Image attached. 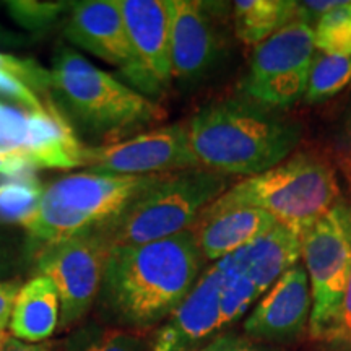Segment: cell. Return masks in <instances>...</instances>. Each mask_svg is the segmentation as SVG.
Here are the masks:
<instances>
[{
  "label": "cell",
  "instance_id": "9c48e42d",
  "mask_svg": "<svg viewBox=\"0 0 351 351\" xmlns=\"http://www.w3.org/2000/svg\"><path fill=\"white\" fill-rule=\"evenodd\" d=\"M82 166L91 173L112 176H155L202 168L186 124L155 127L106 145H85Z\"/></svg>",
  "mask_w": 351,
  "mask_h": 351
},
{
  "label": "cell",
  "instance_id": "f1b7e54d",
  "mask_svg": "<svg viewBox=\"0 0 351 351\" xmlns=\"http://www.w3.org/2000/svg\"><path fill=\"white\" fill-rule=\"evenodd\" d=\"M195 351H267L261 346L254 345L244 337L238 335H219L217 339L204 345Z\"/></svg>",
  "mask_w": 351,
  "mask_h": 351
},
{
  "label": "cell",
  "instance_id": "2e32d148",
  "mask_svg": "<svg viewBox=\"0 0 351 351\" xmlns=\"http://www.w3.org/2000/svg\"><path fill=\"white\" fill-rule=\"evenodd\" d=\"M301 257V236L276 223L262 238L219 261L244 274L263 295L280 276L298 265Z\"/></svg>",
  "mask_w": 351,
  "mask_h": 351
},
{
  "label": "cell",
  "instance_id": "30bf717a",
  "mask_svg": "<svg viewBox=\"0 0 351 351\" xmlns=\"http://www.w3.org/2000/svg\"><path fill=\"white\" fill-rule=\"evenodd\" d=\"M65 36L75 46L119 69L142 95L148 98L158 95L132 47L119 0H85L73 3L65 25Z\"/></svg>",
  "mask_w": 351,
  "mask_h": 351
},
{
  "label": "cell",
  "instance_id": "3957f363",
  "mask_svg": "<svg viewBox=\"0 0 351 351\" xmlns=\"http://www.w3.org/2000/svg\"><path fill=\"white\" fill-rule=\"evenodd\" d=\"M51 78L52 91L59 95L70 116L83 130L103 140L101 145L119 142L124 135L166 117L165 109L152 98L72 49L57 54Z\"/></svg>",
  "mask_w": 351,
  "mask_h": 351
},
{
  "label": "cell",
  "instance_id": "ba28073f",
  "mask_svg": "<svg viewBox=\"0 0 351 351\" xmlns=\"http://www.w3.org/2000/svg\"><path fill=\"white\" fill-rule=\"evenodd\" d=\"M109 251L96 228L39 247L38 275L49 278L59 293L60 330L85 317L98 300Z\"/></svg>",
  "mask_w": 351,
  "mask_h": 351
},
{
  "label": "cell",
  "instance_id": "8fae6325",
  "mask_svg": "<svg viewBox=\"0 0 351 351\" xmlns=\"http://www.w3.org/2000/svg\"><path fill=\"white\" fill-rule=\"evenodd\" d=\"M213 5L199 0H168L173 80L197 83L218 64L221 39Z\"/></svg>",
  "mask_w": 351,
  "mask_h": 351
},
{
  "label": "cell",
  "instance_id": "4fadbf2b",
  "mask_svg": "<svg viewBox=\"0 0 351 351\" xmlns=\"http://www.w3.org/2000/svg\"><path fill=\"white\" fill-rule=\"evenodd\" d=\"M223 275L218 265L202 271L194 288L158 328L152 351H195V346L221 328Z\"/></svg>",
  "mask_w": 351,
  "mask_h": 351
},
{
  "label": "cell",
  "instance_id": "6da1fadb",
  "mask_svg": "<svg viewBox=\"0 0 351 351\" xmlns=\"http://www.w3.org/2000/svg\"><path fill=\"white\" fill-rule=\"evenodd\" d=\"M204 263L191 230L147 244L116 245L109 251L96 301L117 326L150 328L181 304Z\"/></svg>",
  "mask_w": 351,
  "mask_h": 351
},
{
  "label": "cell",
  "instance_id": "d4e9b609",
  "mask_svg": "<svg viewBox=\"0 0 351 351\" xmlns=\"http://www.w3.org/2000/svg\"><path fill=\"white\" fill-rule=\"evenodd\" d=\"M0 70L19 78L26 86L32 88L34 93H41L43 98L49 96V91H52L51 70L43 69L32 59H19L0 51Z\"/></svg>",
  "mask_w": 351,
  "mask_h": 351
},
{
  "label": "cell",
  "instance_id": "e0dca14e",
  "mask_svg": "<svg viewBox=\"0 0 351 351\" xmlns=\"http://www.w3.org/2000/svg\"><path fill=\"white\" fill-rule=\"evenodd\" d=\"M314 56V28L298 19L256 46L249 73L241 83H257L267 78L307 72Z\"/></svg>",
  "mask_w": 351,
  "mask_h": 351
},
{
  "label": "cell",
  "instance_id": "7a4b0ae2",
  "mask_svg": "<svg viewBox=\"0 0 351 351\" xmlns=\"http://www.w3.org/2000/svg\"><path fill=\"white\" fill-rule=\"evenodd\" d=\"M186 125L202 168L247 178L288 160L302 134L298 121L244 96L213 101Z\"/></svg>",
  "mask_w": 351,
  "mask_h": 351
},
{
  "label": "cell",
  "instance_id": "ffe728a7",
  "mask_svg": "<svg viewBox=\"0 0 351 351\" xmlns=\"http://www.w3.org/2000/svg\"><path fill=\"white\" fill-rule=\"evenodd\" d=\"M351 83V57L314 56L304 99L309 104L324 103L345 90Z\"/></svg>",
  "mask_w": 351,
  "mask_h": 351
},
{
  "label": "cell",
  "instance_id": "1f68e13d",
  "mask_svg": "<svg viewBox=\"0 0 351 351\" xmlns=\"http://www.w3.org/2000/svg\"><path fill=\"white\" fill-rule=\"evenodd\" d=\"M341 142H343L346 150L351 152V103L346 108L343 121H341Z\"/></svg>",
  "mask_w": 351,
  "mask_h": 351
},
{
  "label": "cell",
  "instance_id": "44dd1931",
  "mask_svg": "<svg viewBox=\"0 0 351 351\" xmlns=\"http://www.w3.org/2000/svg\"><path fill=\"white\" fill-rule=\"evenodd\" d=\"M314 46L320 54L351 57V2L335 0L315 21Z\"/></svg>",
  "mask_w": 351,
  "mask_h": 351
},
{
  "label": "cell",
  "instance_id": "484cf974",
  "mask_svg": "<svg viewBox=\"0 0 351 351\" xmlns=\"http://www.w3.org/2000/svg\"><path fill=\"white\" fill-rule=\"evenodd\" d=\"M67 7L64 2H33V0H20L8 2L10 15L28 29H43L51 25Z\"/></svg>",
  "mask_w": 351,
  "mask_h": 351
},
{
  "label": "cell",
  "instance_id": "5b68a950",
  "mask_svg": "<svg viewBox=\"0 0 351 351\" xmlns=\"http://www.w3.org/2000/svg\"><path fill=\"white\" fill-rule=\"evenodd\" d=\"M165 174L112 176L85 171L44 187L38 208L21 228L41 245L93 230L121 215Z\"/></svg>",
  "mask_w": 351,
  "mask_h": 351
},
{
  "label": "cell",
  "instance_id": "8992f818",
  "mask_svg": "<svg viewBox=\"0 0 351 351\" xmlns=\"http://www.w3.org/2000/svg\"><path fill=\"white\" fill-rule=\"evenodd\" d=\"M228 189V176L207 168L168 173L121 215L96 228L109 247L160 241L194 226L200 213Z\"/></svg>",
  "mask_w": 351,
  "mask_h": 351
},
{
  "label": "cell",
  "instance_id": "4dcf8cb0",
  "mask_svg": "<svg viewBox=\"0 0 351 351\" xmlns=\"http://www.w3.org/2000/svg\"><path fill=\"white\" fill-rule=\"evenodd\" d=\"M0 351H52L46 343H28V341L15 339L8 333L0 335Z\"/></svg>",
  "mask_w": 351,
  "mask_h": 351
},
{
  "label": "cell",
  "instance_id": "cb8c5ba5",
  "mask_svg": "<svg viewBox=\"0 0 351 351\" xmlns=\"http://www.w3.org/2000/svg\"><path fill=\"white\" fill-rule=\"evenodd\" d=\"M217 265L223 275L219 306H221V327H225L228 324L236 322L261 296V293L247 276L234 267L228 265L225 261H218Z\"/></svg>",
  "mask_w": 351,
  "mask_h": 351
},
{
  "label": "cell",
  "instance_id": "ac0fdd59",
  "mask_svg": "<svg viewBox=\"0 0 351 351\" xmlns=\"http://www.w3.org/2000/svg\"><path fill=\"white\" fill-rule=\"evenodd\" d=\"M59 320V293L49 278L36 275L20 288L8 328L15 339L39 343L54 333Z\"/></svg>",
  "mask_w": 351,
  "mask_h": 351
},
{
  "label": "cell",
  "instance_id": "f546056e",
  "mask_svg": "<svg viewBox=\"0 0 351 351\" xmlns=\"http://www.w3.org/2000/svg\"><path fill=\"white\" fill-rule=\"evenodd\" d=\"M20 288L16 282H0V335L5 333V328L10 324L13 304H15Z\"/></svg>",
  "mask_w": 351,
  "mask_h": 351
},
{
  "label": "cell",
  "instance_id": "d6a6232c",
  "mask_svg": "<svg viewBox=\"0 0 351 351\" xmlns=\"http://www.w3.org/2000/svg\"><path fill=\"white\" fill-rule=\"evenodd\" d=\"M7 267H5V262H3V256L2 254H0V274H3V270H5Z\"/></svg>",
  "mask_w": 351,
  "mask_h": 351
},
{
  "label": "cell",
  "instance_id": "277c9868",
  "mask_svg": "<svg viewBox=\"0 0 351 351\" xmlns=\"http://www.w3.org/2000/svg\"><path fill=\"white\" fill-rule=\"evenodd\" d=\"M335 171L313 153H296L265 173L228 187L207 210L258 208L302 234L339 202Z\"/></svg>",
  "mask_w": 351,
  "mask_h": 351
},
{
  "label": "cell",
  "instance_id": "d6986e66",
  "mask_svg": "<svg viewBox=\"0 0 351 351\" xmlns=\"http://www.w3.org/2000/svg\"><path fill=\"white\" fill-rule=\"evenodd\" d=\"M234 33L247 46L274 36L298 20V2L293 0H236L232 3Z\"/></svg>",
  "mask_w": 351,
  "mask_h": 351
},
{
  "label": "cell",
  "instance_id": "7402d4cb",
  "mask_svg": "<svg viewBox=\"0 0 351 351\" xmlns=\"http://www.w3.org/2000/svg\"><path fill=\"white\" fill-rule=\"evenodd\" d=\"M142 340L135 333L98 322L77 328L64 341L65 351H142Z\"/></svg>",
  "mask_w": 351,
  "mask_h": 351
},
{
  "label": "cell",
  "instance_id": "603a6c76",
  "mask_svg": "<svg viewBox=\"0 0 351 351\" xmlns=\"http://www.w3.org/2000/svg\"><path fill=\"white\" fill-rule=\"evenodd\" d=\"M44 186L33 174L12 178L0 184V219L21 223L29 218L38 208Z\"/></svg>",
  "mask_w": 351,
  "mask_h": 351
},
{
  "label": "cell",
  "instance_id": "52a82bcc",
  "mask_svg": "<svg viewBox=\"0 0 351 351\" xmlns=\"http://www.w3.org/2000/svg\"><path fill=\"white\" fill-rule=\"evenodd\" d=\"M302 261L313 296L309 332L324 340L351 274V207L346 202H337L302 234Z\"/></svg>",
  "mask_w": 351,
  "mask_h": 351
},
{
  "label": "cell",
  "instance_id": "9a60e30c",
  "mask_svg": "<svg viewBox=\"0 0 351 351\" xmlns=\"http://www.w3.org/2000/svg\"><path fill=\"white\" fill-rule=\"evenodd\" d=\"M270 213L258 208H205L191 231L205 261H219L267 234L276 225Z\"/></svg>",
  "mask_w": 351,
  "mask_h": 351
},
{
  "label": "cell",
  "instance_id": "4316f807",
  "mask_svg": "<svg viewBox=\"0 0 351 351\" xmlns=\"http://www.w3.org/2000/svg\"><path fill=\"white\" fill-rule=\"evenodd\" d=\"M0 96L13 99L23 109L29 111H41L44 109V101L34 93L32 88H28L19 78L8 75L0 70Z\"/></svg>",
  "mask_w": 351,
  "mask_h": 351
},
{
  "label": "cell",
  "instance_id": "7c38bea8",
  "mask_svg": "<svg viewBox=\"0 0 351 351\" xmlns=\"http://www.w3.org/2000/svg\"><path fill=\"white\" fill-rule=\"evenodd\" d=\"M313 309L309 276L304 265H295L263 293L245 319L244 332L257 340L285 341L300 337Z\"/></svg>",
  "mask_w": 351,
  "mask_h": 351
},
{
  "label": "cell",
  "instance_id": "5bb4252c",
  "mask_svg": "<svg viewBox=\"0 0 351 351\" xmlns=\"http://www.w3.org/2000/svg\"><path fill=\"white\" fill-rule=\"evenodd\" d=\"M119 7L135 56L161 93L173 82L168 0H119Z\"/></svg>",
  "mask_w": 351,
  "mask_h": 351
},
{
  "label": "cell",
  "instance_id": "83f0119b",
  "mask_svg": "<svg viewBox=\"0 0 351 351\" xmlns=\"http://www.w3.org/2000/svg\"><path fill=\"white\" fill-rule=\"evenodd\" d=\"M328 341H339V343H351V274L346 285L343 300L339 307L333 324L328 328L326 339Z\"/></svg>",
  "mask_w": 351,
  "mask_h": 351
}]
</instances>
